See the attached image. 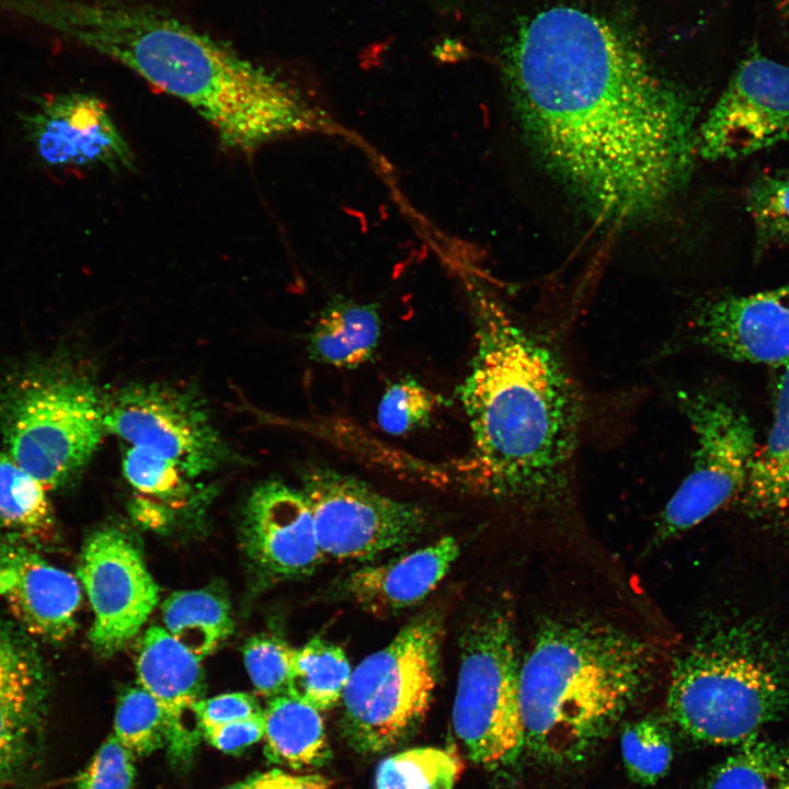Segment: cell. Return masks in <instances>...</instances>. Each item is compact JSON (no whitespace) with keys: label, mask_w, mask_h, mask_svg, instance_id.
I'll use <instances>...</instances> for the list:
<instances>
[{"label":"cell","mask_w":789,"mask_h":789,"mask_svg":"<svg viewBox=\"0 0 789 789\" xmlns=\"http://www.w3.org/2000/svg\"><path fill=\"white\" fill-rule=\"evenodd\" d=\"M91 380L59 363H35L0 382L8 454L46 490L67 483L106 433L105 401Z\"/></svg>","instance_id":"obj_6"},{"label":"cell","mask_w":789,"mask_h":789,"mask_svg":"<svg viewBox=\"0 0 789 789\" xmlns=\"http://www.w3.org/2000/svg\"><path fill=\"white\" fill-rule=\"evenodd\" d=\"M0 596L37 637L61 641L75 629L81 602L76 578L11 537L0 540Z\"/></svg>","instance_id":"obj_19"},{"label":"cell","mask_w":789,"mask_h":789,"mask_svg":"<svg viewBox=\"0 0 789 789\" xmlns=\"http://www.w3.org/2000/svg\"><path fill=\"white\" fill-rule=\"evenodd\" d=\"M19 12L190 105L227 149L252 153L276 138L322 124L317 111L279 77L152 5L22 0Z\"/></svg>","instance_id":"obj_3"},{"label":"cell","mask_w":789,"mask_h":789,"mask_svg":"<svg viewBox=\"0 0 789 789\" xmlns=\"http://www.w3.org/2000/svg\"><path fill=\"white\" fill-rule=\"evenodd\" d=\"M773 3L782 20L789 25V0H773Z\"/></svg>","instance_id":"obj_40"},{"label":"cell","mask_w":789,"mask_h":789,"mask_svg":"<svg viewBox=\"0 0 789 789\" xmlns=\"http://www.w3.org/2000/svg\"><path fill=\"white\" fill-rule=\"evenodd\" d=\"M114 730L134 756L151 754L167 742L163 710L141 686L132 687L119 697Z\"/></svg>","instance_id":"obj_29"},{"label":"cell","mask_w":789,"mask_h":789,"mask_svg":"<svg viewBox=\"0 0 789 789\" xmlns=\"http://www.w3.org/2000/svg\"><path fill=\"white\" fill-rule=\"evenodd\" d=\"M380 335L376 304L336 295L327 302L309 333V357L323 365L356 368L373 357Z\"/></svg>","instance_id":"obj_21"},{"label":"cell","mask_w":789,"mask_h":789,"mask_svg":"<svg viewBox=\"0 0 789 789\" xmlns=\"http://www.w3.org/2000/svg\"><path fill=\"white\" fill-rule=\"evenodd\" d=\"M442 638L438 615L421 614L352 671L341 697L342 729L356 751L387 750L421 722L438 677Z\"/></svg>","instance_id":"obj_7"},{"label":"cell","mask_w":789,"mask_h":789,"mask_svg":"<svg viewBox=\"0 0 789 789\" xmlns=\"http://www.w3.org/2000/svg\"><path fill=\"white\" fill-rule=\"evenodd\" d=\"M134 755L113 733L99 747L70 789H132Z\"/></svg>","instance_id":"obj_35"},{"label":"cell","mask_w":789,"mask_h":789,"mask_svg":"<svg viewBox=\"0 0 789 789\" xmlns=\"http://www.w3.org/2000/svg\"><path fill=\"white\" fill-rule=\"evenodd\" d=\"M124 476L140 495L180 504L192 492L191 478L179 465L152 450L129 446Z\"/></svg>","instance_id":"obj_31"},{"label":"cell","mask_w":789,"mask_h":789,"mask_svg":"<svg viewBox=\"0 0 789 789\" xmlns=\"http://www.w3.org/2000/svg\"><path fill=\"white\" fill-rule=\"evenodd\" d=\"M104 401L106 432L173 460L193 479L231 457L205 404L190 390L138 382Z\"/></svg>","instance_id":"obj_11"},{"label":"cell","mask_w":789,"mask_h":789,"mask_svg":"<svg viewBox=\"0 0 789 789\" xmlns=\"http://www.w3.org/2000/svg\"><path fill=\"white\" fill-rule=\"evenodd\" d=\"M476 352L459 399L472 450L465 483L492 499L541 505L569 490L583 407L562 358L518 325L479 287L471 289Z\"/></svg>","instance_id":"obj_2"},{"label":"cell","mask_w":789,"mask_h":789,"mask_svg":"<svg viewBox=\"0 0 789 789\" xmlns=\"http://www.w3.org/2000/svg\"><path fill=\"white\" fill-rule=\"evenodd\" d=\"M199 661L167 629L158 626L146 631L137 656L139 684L163 710L168 756L176 767L192 762L203 736L194 711L203 699Z\"/></svg>","instance_id":"obj_18"},{"label":"cell","mask_w":789,"mask_h":789,"mask_svg":"<svg viewBox=\"0 0 789 789\" xmlns=\"http://www.w3.org/2000/svg\"><path fill=\"white\" fill-rule=\"evenodd\" d=\"M264 754L291 769L322 766L331 756L320 710L289 693L272 698L263 709Z\"/></svg>","instance_id":"obj_22"},{"label":"cell","mask_w":789,"mask_h":789,"mask_svg":"<svg viewBox=\"0 0 789 789\" xmlns=\"http://www.w3.org/2000/svg\"><path fill=\"white\" fill-rule=\"evenodd\" d=\"M704 789H789V744L762 733L737 743Z\"/></svg>","instance_id":"obj_25"},{"label":"cell","mask_w":789,"mask_h":789,"mask_svg":"<svg viewBox=\"0 0 789 789\" xmlns=\"http://www.w3.org/2000/svg\"><path fill=\"white\" fill-rule=\"evenodd\" d=\"M24 130L52 167H133L134 155L99 98L80 92L44 99L26 114Z\"/></svg>","instance_id":"obj_14"},{"label":"cell","mask_w":789,"mask_h":789,"mask_svg":"<svg viewBox=\"0 0 789 789\" xmlns=\"http://www.w3.org/2000/svg\"><path fill=\"white\" fill-rule=\"evenodd\" d=\"M461 758L453 751L415 747L382 759L375 778L376 789H454L462 771Z\"/></svg>","instance_id":"obj_28"},{"label":"cell","mask_w":789,"mask_h":789,"mask_svg":"<svg viewBox=\"0 0 789 789\" xmlns=\"http://www.w3.org/2000/svg\"><path fill=\"white\" fill-rule=\"evenodd\" d=\"M78 575L94 613L89 639L98 652L112 654L146 622L158 603V585L137 547L116 528L88 538Z\"/></svg>","instance_id":"obj_13"},{"label":"cell","mask_w":789,"mask_h":789,"mask_svg":"<svg viewBox=\"0 0 789 789\" xmlns=\"http://www.w3.org/2000/svg\"><path fill=\"white\" fill-rule=\"evenodd\" d=\"M441 396L412 377L391 384L377 408V423L387 434L402 436L428 424L443 403Z\"/></svg>","instance_id":"obj_32"},{"label":"cell","mask_w":789,"mask_h":789,"mask_svg":"<svg viewBox=\"0 0 789 789\" xmlns=\"http://www.w3.org/2000/svg\"><path fill=\"white\" fill-rule=\"evenodd\" d=\"M165 629L199 660L232 631L226 601L208 591L173 593L162 606Z\"/></svg>","instance_id":"obj_26"},{"label":"cell","mask_w":789,"mask_h":789,"mask_svg":"<svg viewBox=\"0 0 789 789\" xmlns=\"http://www.w3.org/2000/svg\"><path fill=\"white\" fill-rule=\"evenodd\" d=\"M503 71L527 139L596 219H648L689 176L693 105L596 16L570 7L538 13Z\"/></svg>","instance_id":"obj_1"},{"label":"cell","mask_w":789,"mask_h":789,"mask_svg":"<svg viewBox=\"0 0 789 789\" xmlns=\"http://www.w3.org/2000/svg\"><path fill=\"white\" fill-rule=\"evenodd\" d=\"M672 720L691 740L736 745L789 710V648L753 622L702 634L676 660Z\"/></svg>","instance_id":"obj_5"},{"label":"cell","mask_w":789,"mask_h":789,"mask_svg":"<svg viewBox=\"0 0 789 789\" xmlns=\"http://www.w3.org/2000/svg\"><path fill=\"white\" fill-rule=\"evenodd\" d=\"M747 209L762 242H789V175H764L751 186Z\"/></svg>","instance_id":"obj_34"},{"label":"cell","mask_w":789,"mask_h":789,"mask_svg":"<svg viewBox=\"0 0 789 789\" xmlns=\"http://www.w3.org/2000/svg\"><path fill=\"white\" fill-rule=\"evenodd\" d=\"M789 138V66L752 46L697 132V153L736 159Z\"/></svg>","instance_id":"obj_12"},{"label":"cell","mask_w":789,"mask_h":789,"mask_svg":"<svg viewBox=\"0 0 789 789\" xmlns=\"http://www.w3.org/2000/svg\"><path fill=\"white\" fill-rule=\"evenodd\" d=\"M201 731L206 728L242 720L263 712L258 699L247 693L222 694L201 699L195 706Z\"/></svg>","instance_id":"obj_36"},{"label":"cell","mask_w":789,"mask_h":789,"mask_svg":"<svg viewBox=\"0 0 789 789\" xmlns=\"http://www.w3.org/2000/svg\"><path fill=\"white\" fill-rule=\"evenodd\" d=\"M744 493L757 511L789 513V364L779 378L773 425L755 453Z\"/></svg>","instance_id":"obj_23"},{"label":"cell","mask_w":789,"mask_h":789,"mask_svg":"<svg viewBox=\"0 0 789 789\" xmlns=\"http://www.w3.org/2000/svg\"><path fill=\"white\" fill-rule=\"evenodd\" d=\"M0 529L32 545L49 544L56 533L45 487L8 453H0Z\"/></svg>","instance_id":"obj_24"},{"label":"cell","mask_w":789,"mask_h":789,"mask_svg":"<svg viewBox=\"0 0 789 789\" xmlns=\"http://www.w3.org/2000/svg\"><path fill=\"white\" fill-rule=\"evenodd\" d=\"M653 664L648 643L614 627L545 625L521 660L525 748L550 764L581 761L632 704Z\"/></svg>","instance_id":"obj_4"},{"label":"cell","mask_w":789,"mask_h":789,"mask_svg":"<svg viewBox=\"0 0 789 789\" xmlns=\"http://www.w3.org/2000/svg\"><path fill=\"white\" fill-rule=\"evenodd\" d=\"M295 649L274 636H255L243 648V659L256 691L272 698L287 694Z\"/></svg>","instance_id":"obj_33"},{"label":"cell","mask_w":789,"mask_h":789,"mask_svg":"<svg viewBox=\"0 0 789 789\" xmlns=\"http://www.w3.org/2000/svg\"><path fill=\"white\" fill-rule=\"evenodd\" d=\"M691 327L710 351L737 362L779 365L789 361V284L704 304Z\"/></svg>","instance_id":"obj_17"},{"label":"cell","mask_w":789,"mask_h":789,"mask_svg":"<svg viewBox=\"0 0 789 789\" xmlns=\"http://www.w3.org/2000/svg\"><path fill=\"white\" fill-rule=\"evenodd\" d=\"M241 536L249 559L272 581L309 575L325 559L304 492L281 481H265L253 490Z\"/></svg>","instance_id":"obj_15"},{"label":"cell","mask_w":789,"mask_h":789,"mask_svg":"<svg viewBox=\"0 0 789 789\" xmlns=\"http://www.w3.org/2000/svg\"><path fill=\"white\" fill-rule=\"evenodd\" d=\"M519 668L506 614L487 610L466 626L451 722L469 758L490 770L511 767L525 750Z\"/></svg>","instance_id":"obj_8"},{"label":"cell","mask_w":789,"mask_h":789,"mask_svg":"<svg viewBox=\"0 0 789 789\" xmlns=\"http://www.w3.org/2000/svg\"><path fill=\"white\" fill-rule=\"evenodd\" d=\"M620 747L627 774L640 785L655 784L671 766V735L658 720L643 719L627 727L621 734Z\"/></svg>","instance_id":"obj_30"},{"label":"cell","mask_w":789,"mask_h":789,"mask_svg":"<svg viewBox=\"0 0 789 789\" xmlns=\"http://www.w3.org/2000/svg\"><path fill=\"white\" fill-rule=\"evenodd\" d=\"M352 671L340 645L312 638L295 649L288 693L320 711L331 709L341 700Z\"/></svg>","instance_id":"obj_27"},{"label":"cell","mask_w":789,"mask_h":789,"mask_svg":"<svg viewBox=\"0 0 789 789\" xmlns=\"http://www.w3.org/2000/svg\"><path fill=\"white\" fill-rule=\"evenodd\" d=\"M45 697L35 651L0 621V789L25 780L39 759Z\"/></svg>","instance_id":"obj_16"},{"label":"cell","mask_w":789,"mask_h":789,"mask_svg":"<svg viewBox=\"0 0 789 789\" xmlns=\"http://www.w3.org/2000/svg\"><path fill=\"white\" fill-rule=\"evenodd\" d=\"M459 556L453 536L384 563L346 574L339 590L346 599L375 616H387L422 602L443 581Z\"/></svg>","instance_id":"obj_20"},{"label":"cell","mask_w":789,"mask_h":789,"mask_svg":"<svg viewBox=\"0 0 789 789\" xmlns=\"http://www.w3.org/2000/svg\"><path fill=\"white\" fill-rule=\"evenodd\" d=\"M677 404L696 438L693 466L656 524L658 542L674 538L710 517L744 492L757 450L746 414L708 390L683 389Z\"/></svg>","instance_id":"obj_9"},{"label":"cell","mask_w":789,"mask_h":789,"mask_svg":"<svg viewBox=\"0 0 789 789\" xmlns=\"http://www.w3.org/2000/svg\"><path fill=\"white\" fill-rule=\"evenodd\" d=\"M324 558L371 560L416 540L428 512L390 498L365 481L328 466H312L302 489Z\"/></svg>","instance_id":"obj_10"},{"label":"cell","mask_w":789,"mask_h":789,"mask_svg":"<svg viewBox=\"0 0 789 789\" xmlns=\"http://www.w3.org/2000/svg\"><path fill=\"white\" fill-rule=\"evenodd\" d=\"M288 776L287 773L279 769H273L267 773L254 774L224 789H281Z\"/></svg>","instance_id":"obj_38"},{"label":"cell","mask_w":789,"mask_h":789,"mask_svg":"<svg viewBox=\"0 0 789 789\" xmlns=\"http://www.w3.org/2000/svg\"><path fill=\"white\" fill-rule=\"evenodd\" d=\"M328 779L320 775H291L281 789H330Z\"/></svg>","instance_id":"obj_39"},{"label":"cell","mask_w":789,"mask_h":789,"mask_svg":"<svg viewBox=\"0 0 789 789\" xmlns=\"http://www.w3.org/2000/svg\"><path fill=\"white\" fill-rule=\"evenodd\" d=\"M263 712L247 719L218 724L202 731L203 737L226 754H239L264 736Z\"/></svg>","instance_id":"obj_37"}]
</instances>
